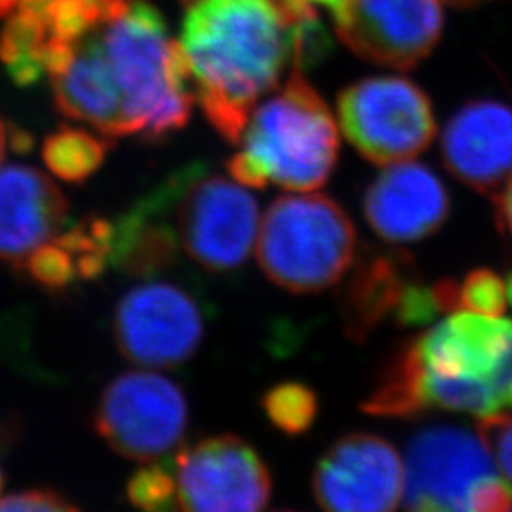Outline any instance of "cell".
<instances>
[{
  "mask_svg": "<svg viewBox=\"0 0 512 512\" xmlns=\"http://www.w3.org/2000/svg\"><path fill=\"white\" fill-rule=\"evenodd\" d=\"M478 433L486 440L499 475L512 490V414L499 412L478 421Z\"/></svg>",
  "mask_w": 512,
  "mask_h": 512,
  "instance_id": "484cf974",
  "label": "cell"
},
{
  "mask_svg": "<svg viewBox=\"0 0 512 512\" xmlns=\"http://www.w3.org/2000/svg\"><path fill=\"white\" fill-rule=\"evenodd\" d=\"M308 2H319V4H323V6H329L332 10H336L344 0H308Z\"/></svg>",
  "mask_w": 512,
  "mask_h": 512,
  "instance_id": "d6a6232c",
  "label": "cell"
},
{
  "mask_svg": "<svg viewBox=\"0 0 512 512\" xmlns=\"http://www.w3.org/2000/svg\"><path fill=\"white\" fill-rule=\"evenodd\" d=\"M97 6H101L109 16H112V14H116L122 6H124V2L126 0H93Z\"/></svg>",
  "mask_w": 512,
  "mask_h": 512,
  "instance_id": "f546056e",
  "label": "cell"
},
{
  "mask_svg": "<svg viewBox=\"0 0 512 512\" xmlns=\"http://www.w3.org/2000/svg\"><path fill=\"white\" fill-rule=\"evenodd\" d=\"M175 183L169 177L158 190L114 222L112 266L122 274L148 279L175 264L181 243L171 224Z\"/></svg>",
  "mask_w": 512,
  "mask_h": 512,
  "instance_id": "ffe728a7",
  "label": "cell"
},
{
  "mask_svg": "<svg viewBox=\"0 0 512 512\" xmlns=\"http://www.w3.org/2000/svg\"><path fill=\"white\" fill-rule=\"evenodd\" d=\"M173 220L186 255L209 272H232L255 247L260 213L247 186L188 167L173 175Z\"/></svg>",
  "mask_w": 512,
  "mask_h": 512,
  "instance_id": "8992f818",
  "label": "cell"
},
{
  "mask_svg": "<svg viewBox=\"0 0 512 512\" xmlns=\"http://www.w3.org/2000/svg\"><path fill=\"white\" fill-rule=\"evenodd\" d=\"M357 256L353 220L329 196L294 192L279 196L260 219L258 266L285 291L321 293L348 274Z\"/></svg>",
  "mask_w": 512,
  "mask_h": 512,
  "instance_id": "5b68a950",
  "label": "cell"
},
{
  "mask_svg": "<svg viewBox=\"0 0 512 512\" xmlns=\"http://www.w3.org/2000/svg\"><path fill=\"white\" fill-rule=\"evenodd\" d=\"M109 18L93 0H19L0 31V63L19 88L35 86Z\"/></svg>",
  "mask_w": 512,
  "mask_h": 512,
  "instance_id": "4fadbf2b",
  "label": "cell"
},
{
  "mask_svg": "<svg viewBox=\"0 0 512 512\" xmlns=\"http://www.w3.org/2000/svg\"><path fill=\"white\" fill-rule=\"evenodd\" d=\"M0 511H78L73 501L50 488L23 490L18 494L6 495L0 499Z\"/></svg>",
  "mask_w": 512,
  "mask_h": 512,
  "instance_id": "4316f807",
  "label": "cell"
},
{
  "mask_svg": "<svg viewBox=\"0 0 512 512\" xmlns=\"http://www.w3.org/2000/svg\"><path fill=\"white\" fill-rule=\"evenodd\" d=\"M177 507L190 512H255L268 507L272 476L255 448L238 435H215L173 458Z\"/></svg>",
  "mask_w": 512,
  "mask_h": 512,
  "instance_id": "30bf717a",
  "label": "cell"
},
{
  "mask_svg": "<svg viewBox=\"0 0 512 512\" xmlns=\"http://www.w3.org/2000/svg\"><path fill=\"white\" fill-rule=\"evenodd\" d=\"M120 353L141 368H175L202 346L205 319L196 298L173 283H141L114 311Z\"/></svg>",
  "mask_w": 512,
  "mask_h": 512,
  "instance_id": "9c48e42d",
  "label": "cell"
},
{
  "mask_svg": "<svg viewBox=\"0 0 512 512\" xmlns=\"http://www.w3.org/2000/svg\"><path fill=\"white\" fill-rule=\"evenodd\" d=\"M239 143L228 175L258 190L270 183L291 192L317 190L329 181L340 152L332 112L298 67L281 92L253 110Z\"/></svg>",
  "mask_w": 512,
  "mask_h": 512,
  "instance_id": "3957f363",
  "label": "cell"
},
{
  "mask_svg": "<svg viewBox=\"0 0 512 512\" xmlns=\"http://www.w3.org/2000/svg\"><path fill=\"white\" fill-rule=\"evenodd\" d=\"M19 0H0V18L8 16L16 6H18Z\"/></svg>",
  "mask_w": 512,
  "mask_h": 512,
  "instance_id": "1f68e13d",
  "label": "cell"
},
{
  "mask_svg": "<svg viewBox=\"0 0 512 512\" xmlns=\"http://www.w3.org/2000/svg\"><path fill=\"white\" fill-rule=\"evenodd\" d=\"M260 404L272 425L289 437L304 435L319 412L317 393L302 382H283L270 387Z\"/></svg>",
  "mask_w": 512,
  "mask_h": 512,
  "instance_id": "7402d4cb",
  "label": "cell"
},
{
  "mask_svg": "<svg viewBox=\"0 0 512 512\" xmlns=\"http://www.w3.org/2000/svg\"><path fill=\"white\" fill-rule=\"evenodd\" d=\"M512 408V321L450 313L397 349L361 410L376 418H418L448 410L486 418Z\"/></svg>",
  "mask_w": 512,
  "mask_h": 512,
  "instance_id": "7a4b0ae2",
  "label": "cell"
},
{
  "mask_svg": "<svg viewBox=\"0 0 512 512\" xmlns=\"http://www.w3.org/2000/svg\"><path fill=\"white\" fill-rule=\"evenodd\" d=\"M126 497L135 509L148 512H164L177 507V482L173 463L160 459L148 461L129 478Z\"/></svg>",
  "mask_w": 512,
  "mask_h": 512,
  "instance_id": "cb8c5ba5",
  "label": "cell"
},
{
  "mask_svg": "<svg viewBox=\"0 0 512 512\" xmlns=\"http://www.w3.org/2000/svg\"><path fill=\"white\" fill-rule=\"evenodd\" d=\"M99 27L50 74L55 107L65 118L90 124L107 139L128 137L124 99Z\"/></svg>",
  "mask_w": 512,
  "mask_h": 512,
  "instance_id": "ac0fdd59",
  "label": "cell"
},
{
  "mask_svg": "<svg viewBox=\"0 0 512 512\" xmlns=\"http://www.w3.org/2000/svg\"><path fill=\"white\" fill-rule=\"evenodd\" d=\"M456 4H475V2H482V0H452Z\"/></svg>",
  "mask_w": 512,
  "mask_h": 512,
  "instance_id": "e575fe53",
  "label": "cell"
},
{
  "mask_svg": "<svg viewBox=\"0 0 512 512\" xmlns=\"http://www.w3.org/2000/svg\"><path fill=\"white\" fill-rule=\"evenodd\" d=\"M494 465L478 429L425 427L408 442L404 505L410 511L467 512L476 486L497 475Z\"/></svg>",
  "mask_w": 512,
  "mask_h": 512,
  "instance_id": "8fae6325",
  "label": "cell"
},
{
  "mask_svg": "<svg viewBox=\"0 0 512 512\" xmlns=\"http://www.w3.org/2000/svg\"><path fill=\"white\" fill-rule=\"evenodd\" d=\"M69 217L59 186L37 167H0V260L19 268Z\"/></svg>",
  "mask_w": 512,
  "mask_h": 512,
  "instance_id": "e0dca14e",
  "label": "cell"
},
{
  "mask_svg": "<svg viewBox=\"0 0 512 512\" xmlns=\"http://www.w3.org/2000/svg\"><path fill=\"white\" fill-rule=\"evenodd\" d=\"M6 147H8V129H6L2 118H0V164H2V160H4Z\"/></svg>",
  "mask_w": 512,
  "mask_h": 512,
  "instance_id": "4dcf8cb0",
  "label": "cell"
},
{
  "mask_svg": "<svg viewBox=\"0 0 512 512\" xmlns=\"http://www.w3.org/2000/svg\"><path fill=\"white\" fill-rule=\"evenodd\" d=\"M120 86L128 135L162 141L188 124L196 95L181 42L167 33L160 10L131 0L99 27Z\"/></svg>",
  "mask_w": 512,
  "mask_h": 512,
  "instance_id": "277c9868",
  "label": "cell"
},
{
  "mask_svg": "<svg viewBox=\"0 0 512 512\" xmlns=\"http://www.w3.org/2000/svg\"><path fill=\"white\" fill-rule=\"evenodd\" d=\"M0 490H2V471H0Z\"/></svg>",
  "mask_w": 512,
  "mask_h": 512,
  "instance_id": "d590c367",
  "label": "cell"
},
{
  "mask_svg": "<svg viewBox=\"0 0 512 512\" xmlns=\"http://www.w3.org/2000/svg\"><path fill=\"white\" fill-rule=\"evenodd\" d=\"M336 33L353 54L406 71L435 50L442 35V0H344Z\"/></svg>",
  "mask_w": 512,
  "mask_h": 512,
  "instance_id": "7c38bea8",
  "label": "cell"
},
{
  "mask_svg": "<svg viewBox=\"0 0 512 512\" xmlns=\"http://www.w3.org/2000/svg\"><path fill=\"white\" fill-rule=\"evenodd\" d=\"M93 425L116 454L148 463L181 444L188 404L183 389L169 378L148 368L131 370L103 389Z\"/></svg>",
  "mask_w": 512,
  "mask_h": 512,
  "instance_id": "ba28073f",
  "label": "cell"
},
{
  "mask_svg": "<svg viewBox=\"0 0 512 512\" xmlns=\"http://www.w3.org/2000/svg\"><path fill=\"white\" fill-rule=\"evenodd\" d=\"M188 8L181 48L194 95L228 143H239L289 63L313 67L329 54V33L308 0H196Z\"/></svg>",
  "mask_w": 512,
  "mask_h": 512,
  "instance_id": "6da1fadb",
  "label": "cell"
},
{
  "mask_svg": "<svg viewBox=\"0 0 512 512\" xmlns=\"http://www.w3.org/2000/svg\"><path fill=\"white\" fill-rule=\"evenodd\" d=\"M110 143L101 133L63 126L46 137L42 160L57 179L65 183H86L103 165Z\"/></svg>",
  "mask_w": 512,
  "mask_h": 512,
  "instance_id": "44dd1931",
  "label": "cell"
},
{
  "mask_svg": "<svg viewBox=\"0 0 512 512\" xmlns=\"http://www.w3.org/2000/svg\"><path fill=\"white\" fill-rule=\"evenodd\" d=\"M495 215L499 228L512 238V175L495 194Z\"/></svg>",
  "mask_w": 512,
  "mask_h": 512,
  "instance_id": "f1b7e54d",
  "label": "cell"
},
{
  "mask_svg": "<svg viewBox=\"0 0 512 512\" xmlns=\"http://www.w3.org/2000/svg\"><path fill=\"white\" fill-rule=\"evenodd\" d=\"M446 169L480 194H497L512 175V109L499 101L467 103L440 139Z\"/></svg>",
  "mask_w": 512,
  "mask_h": 512,
  "instance_id": "2e32d148",
  "label": "cell"
},
{
  "mask_svg": "<svg viewBox=\"0 0 512 512\" xmlns=\"http://www.w3.org/2000/svg\"><path fill=\"white\" fill-rule=\"evenodd\" d=\"M19 268L48 293H63L82 281L73 251L57 234L37 247Z\"/></svg>",
  "mask_w": 512,
  "mask_h": 512,
  "instance_id": "603a6c76",
  "label": "cell"
},
{
  "mask_svg": "<svg viewBox=\"0 0 512 512\" xmlns=\"http://www.w3.org/2000/svg\"><path fill=\"white\" fill-rule=\"evenodd\" d=\"M404 463L387 440L349 433L315 465L311 490L325 511H395L404 499Z\"/></svg>",
  "mask_w": 512,
  "mask_h": 512,
  "instance_id": "5bb4252c",
  "label": "cell"
},
{
  "mask_svg": "<svg viewBox=\"0 0 512 512\" xmlns=\"http://www.w3.org/2000/svg\"><path fill=\"white\" fill-rule=\"evenodd\" d=\"M338 294V310L349 340L363 344L385 319H397L410 287L421 279L408 253H365Z\"/></svg>",
  "mask_w": 512,
  "mask_h": 512,
  "instance_id": "d6986e66",
  "label": "cell"
},
{
  "mask_svg": "<svg viewBox=\"0 0 512 512\" xmlns=\"http://www.w3.org/2000/svg\"><path fill=\"white\" fill-rule=\"evenodd\" d=\"M507 300V283L488 268L473 270L459 283V310L501 317Z\"/></svg>",
  "mask_w": 512,
  "mask_h": 512,
  "instance_id": "d4e9b609",
  "label": "cell"
},
{
  "mask_svg": "<svg viewBox=\"0 0 512 512\" xmlns=\"http://www.w3.org/2000/svg\"><path fill=\"white\" fill-rule=\"evenodd\" d=\"M365 219L387 243H414L433 236L450 215L444 183L416 162L387 165L366 188Z\"/></svg>",
  "mask_w": 512,
  "mask_h": 512,
  "instance_id": "9a60e30c",
  "label": "cell"
},
{
  "mask_svg": "<svg viewBox=\"0 0 512 512\" xmlns=\"http://www.w3.org/2000/svg\"><path fill=\"white\" fill-rule=\"evenodd\" d=\"M340 126L374 165L401 164L425 152L437 122L427 93L403 76H372L338 95Z\"/></svg>",
  "mask_w": 512,
  "mask_h": 512,
  "instance_id": "52a82bcc",
  "label": "cell"
},
{
  "mask_svg": "<svg viewBox=\"0 0 512 512\" xmlns=\"http://www.w3.org/2000/svg\"><path fill=\"white\" fill-rule=\"evenodd\" d=\"M507 296H509V300H511L512 304V272L509 275V279H507Z\"/></svg>",
  "mask_w": 512,
  "mask_h": 512,
  "instance_id": "836d02e7",
  "label": "cell"
},
{
  "mask_svg": "<svg viewBox=\"0 0 512 512\" xmlns=\"http://www.w3.org/2000/svg\"><path fill=\"white\" fill-rule=\"evenodd\" d=\"M511 509V486L501 475L490 476L480 482L469 499V512H505Z\"/></svg>",
  "mask_w": 512,
  "mask_h": 512,
  "instance_id": "83f0119b",
  "label": "cell"
}]
</instances>
